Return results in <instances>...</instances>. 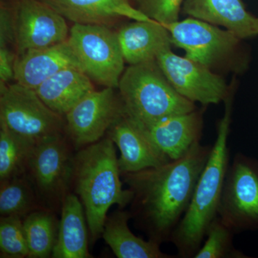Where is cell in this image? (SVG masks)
<instances>
[{"label": "cell", "mask_w": 258, "mask_h": 258, "mask_svg": "<svg viewBox=\"0 0 258 258\" xmlns=\"http://www.w3.org/2000/svg\"><path fill=\"white\" fill-rule=\"evenodd\" d=\"M212 146L198 142L183 157L156 167L122 174L133 194L131 215L149 240L170 242L192 198Z\"/></svg>", "instance_id": "1"}, {"label": "cell", "mask_w": 258, "mask_h": 258, "mask_svg": "<svg viewBox=\"0 0 258 258\" xmlns=\"http://www.w3.org/2000/svg\"><path fill=\"white\" fill-rule=\"evenodd\" d=\"M232 101L233 87L225 100V113L217 125L216 139L199 177L189 208L171 237L177 257L194 258L203 244L209 226L219 216L222 189L230 165L228 137Z\"/></svg>", "instance_id": "2"}, {"label": "cell", "mask_w": 258, "mask_h": 258, "mask_svg": "<svg viewBox=\"0 0 258 258\" xmlns=\"http://www.w3.org/2000/svg\"><path fill=\"white\" fill-rule=\"evenodd\" d=\"M114 145L109 138L102 139L75 154L72 184L84 208L92 243L103 234L110 208L123 209L133 198L123 188Z\"/></svg>", "instance_id": "3"}, {"label": "cell", "mask_w": 258, "mask_h": 258, "mask_svg": "<svg viewBox=\"0 0 258 258\" xmlns=\"http://www.w3.org/2000/svg\"><path fill=\"white\" fill-rule=\"evenodd\" d=\"M118 88L125 111L141 126L197 109L171 86L157 60L129 66Z\"/></svg>", "instance_id": "4"}, {"label": "cell", "mask_w": 258, "mask_h": 258, "mask_svg": "<svg viewBox=\"0 0 258 258\" xmlns=\"http://www.w3.org/2000/svg\"><path fill=\"white\" fill-rule=\"evenodd\" d=\"M63 134L37 142L26 175L45 208H61L74 177L75 154Z\"/></svg>", "instance_id": "5"}, {"label": "cell", "mask_w": 258, "mask_h": 258, "mask_svg": "<svg viewBox=\"0 0 258 258\" xmlns=\"http://www.w3.org/2000/svg\"><path fill=\"white\" fill-rule=\"evenodd\" d=\"M69 41L90 79L105 87H118L125 60L117 33L104 25L75 23Z\"/></svg>", "instance_id": "6"}, {"label": "cell", "mask_w": 258, "mask_h": 258, "mask_svg": "<svg viewBox=\"0 0 258 258\" xmlns=\"http://www.w3.org/2000/svg\"><path fill=\"white\" fill-rule=\"evenodd\" d=\"M219 217L235 234L258 231V159L235 154L226 174Z\"/></svg>", "instance_id": "7"}, {"label": "cell", "mask_w": 258, "mask_h": 258, "mask_svg": "<svg viewBox=\"0 0 258 258\" xmlns=\"http://www.w3.org/2000/svg\"><path fill=\"white\" fill-rule=\"evenodd\" d=\"M0 126L38 142L63 134L64 122L40 99L35 90L14 84L1 85Z\"/></svg>", "instance_id": "8"}, {"label": "cell", "mask_w": 258, "mask_h": 258, "mask_svg": "<svg viewBox=\"0 0 258 258\" xmlns=\"http://www.w3.org/2000/svg\"><path fill=\"white\" fill-rule=\"evenodd\" d=\"M165 26L172 45L184 50L185 57L212 71L230 62L242 40L230 30L191 17Z\"/></svg>", "instance_id": "9"}, {"label": "cell", "mask_w": 258, "mask_h": 258, "mask_svg": "<svg viewBox=\"0 0 258 258\" xmlns=\"http://www.w3.org/2000/svg\"><path fill=\"white\" fill-rule=\"evenodd\" d=\"M157 62L174 89L193 103L217 104L230 93L231 87L223 78L185 56L176 55L171 48L161 51Z\"/></svg>", "instance_id": "10"}, {"label": "cell", "mask_w": 258, "mask_h": 258, "mask_svg": "<svg viewBox=\"0 0 258 258\" xmlns=\"http://www.w3.org/2000/svg\"><path fill=\"white\" fill-rule=\"evenodd\" d=\"M114 88L93 91L66 115L64 129L74 148L80 149L103 139L124 111L115 98Z\"/></svg>", "instance_id": "11"}, {"label": "cell", "mask_w": 258, "mask_h": 258, "mask_svg": "<svg viewBox=\"0 0 258 258\" xmlns=\"http://www.w3.org/2000/svg\"><path fill=\"white\" fill-rule=\"evenodd\" d=\"M15 44L18 55L68 40L66 20L41 0L15 2Z\"/></svg>", "instance_id": "12"}, {"label": "cell", "mask_w": 258, "mask_h": 258, "mask_svg": "<svg viewBox=\"0 0 258 258\" xmlns=\"http://www.w3.org/2000/svg\"><path fill=\"white\" fill-rule=\"evenodd\" d=\"M108 138L120 151L118 161L121 175L156 167L170 161L149 141L125 109L108 129Z\"/></svg>", "instance_id": "13"}, {"label": "cell", "mask_w": 258, "mask_h": 258, "mask_svg": "<svg viewBox=\"0 0 258 258\" xmlns=\"http://www.w3.org/2000/svg\"><path fill=\"white\" fill-rule=\"evenodd\" d=\"M203 113L196 109L169 115L144 126L137 124L169 160H176L183 157L195 144L200 142Z\"/></svg>", "instance_id": "14"}, {"label": "cell", "mask_w": 258, "mask_h": 258, "mask_svg": "<svg viewBox=\"0 0 258 258\" xmlns=\"http://www.w3.org/2000/svg\"><path fill=\"white\" fill-rule=\"evenodd\" d=\"M70 68L83 71L81 61L68 39L52 46L18 55L14 79L19 84L35 90L51 76Z\"/></svg>", "instance_id": "15"}, {"label": "cell", "mask_w": 258, "mask_h": 258, "mask_svg": "<svg viewBox=\"0 0 258 258\" xmlns=\"http://www.w3.org/2000/svg\"><path fill=\"white\" fill-rule=\"evenodd\" d=\"M183 13L221 26L241 40L258 35V17L247 11L242 0H184Z\"/></svg>", "instance_id": "16"}, {"label": "cell", "mask_w": 258, "mask_h": 258, "mask_svg": "<svg viewBox=\"0 0 258 258\" xmlns=\"http://www.w3.org/2000/svg\"><path fill=\"white\" fill-rule=\"evenodd\" d=\"M66 20L79 24L105 25L116 19L134 21L152 19L132 5L131 0H41Z\"/></svg>", "instance_id": "17"}, {"label": "cell", "mask_w": 258, "mask_h": 258, "mask_svg": "<svg viewBox=\"0 0 258 258\" xmlns=\"http://www.w3.org/2000/svg\"><path fill=\"white\" fill-rule=\"evenodd\" d=\"M117 36L125 62L130 66L157 60L161 51L172 45L165 25L154 20L129 23Z\"/></svg>", "instance_id": "18"}, {"label": "cell", "mask_w": 258, "mask_h": 258, "mask_svg": "<svg viewBox=\"0 0 258 258\" xmlns=\"http://www.w3.org/2000/svg\"><path fill=\"white\" fill-rule=\"evenodd\" d=\"M60 210L58 235L52 257H92L88 249L87 219L81 200L76 194L69 192Z\"/></svg>", "instance_id": "19"}, {"label": "cell", "mask_w": 258, "mask_h": 258, "mask_svg": "<svg viewBox=\"0 0 258 258\" xmlns=\"http://www.w3.org/2000/svg\"><path fill=\"white\" fill-rule=\"evenodd\" d=\"M91 81L82 70L70 68L51 76L35 91L50 109L62 116L95 91Z\"/></svg>", "instance_id": "20"}, {"label": "cell", "mask_w": 258, "mask_h": 258, "mask_svg": "<svg viewBox=\"0 0 258 258\" xmlns=\"http://www.w3.org/2000/svg\"><path fill=\"white\" fill-rule=\"evenodd\" d=\"M132 218L129 211L116 210L107 217L103 229V240L118 258L177 257L163 252L161 244L151 240H143L134 235L128 227Z\"/></svg>", "instance_id": "21"}, {"label": "cell", "mask_w": 258, "mask_h": 258, "mask_svg": "<svg viewBox=\"0 0 258 258\" xmlns=\"http://www.w3.org/2000/svg\"><path fill=\"white\" fill-rule=\"evenodd\" d=\"M59 224L53 210L45 208L31 212L23 219L28 257H52L58 235Z\"/></svg>", "instance_id": "22"}, {"label": "cell", "mask_w": 258, "mask_h": 258, "mask_svg": "<svg viewBox=\"0 0 258 258\" xmlns=\"http://www.w3.org/2000/svg\"><path fill=\"white\" fill-rule=\"evenodd\" d=\"M37 142L0 126V181L26 175Z\"/></svg>", "instance_id": "23"}, {"label": "cell", "mask_w": 258, "mask_h": 258, "mask_svg": "<svg viewBox=\"0 0 258 258\" xmlns=\"http://www.w3.org/2000/svg\"><path fill=\"white\" fill-rule=\"evenodd\" d=\"M0 215L25 218L31 212L44 208L27 175L0 181Z\"/></svg>", "instance_id": "24"}, {"label": "cell", "mask_w": 258, "mask_h": 258, "mask_svg": "<svg viewBox=\"0 0 258 258\" xmlns=\"http://www.w3.org/2000/svg\"><path fill=\"white\" fill-rule=\"evenodd\" d=\"M234 231L217 217L207 231L201 247L194 258H249L234 245Z\"/></svg>", "instance_id": "25"}, {"label": "cell", "mask_w": 258, "mask_h": 258, "mask_svg": "<svg viewBox=\"0 0 258 258\" xmlns=\"http://www.w3.org/2000/svg\"><path fill=\"white\" fill-rule=\"evenodd\" d=\"M0 253L3 258L28 257V242L21 217L0 218Z\"/></svg>", "instance_id": "26"}, {"label": "cell", "mask_w": 258, "mask_h": 258, "mask_svg": "<svg viewBox=\"0 0 258 258\" xmlns=\"http://www.w3.org/2000/svg\"><path fill=\"white\" fill-rule=\"evenodd\" d=\"M139 10L163 25L178 21L184 0H137Z\"/></svg>", "instance_id": "27"}, {"label": "cell", "mask_w": 258, "mask_h": 258, "mask_svg": "<svg viewBox=\"0 0 258 258\" xmlns=\"http://www.w3.org/2000/svg\"><path fill=\"white\" fill-rule=\"evenodd\" d=\"M15 42V3L13 6L2 4L0 8V47Z\"/></svg>", "instance_id": "28"}, {"label": "cell", "mask_w": 258, "mask_h": 258, "mask_svg": "<svg viewBox=\"0 0 258 258\" xmlns=\"http://www.w3.org/2000/svg\"><path fill=\"white\" fill-rule=\"evenodd\" d=\"M14 55L8 47H0V79L1 85L9 82L15 77Z\"/></svg>", "instance_id": "29"}]
</instances>
